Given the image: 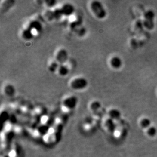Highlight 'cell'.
Segmentation results:
<instances>
[{"instance_id": "52a82bcc", "label": "cell", "mask_w": 157, "mask_h": 157, "mask_svg": "<svg viewBox=\"0 0 157 157\" xmlns=\"http://www.w3.org/2000/svg\"><path fill=\"white\" fill-rule=\"evenodd\" d=\"M105 129L109 132L114 133L116 129V125L115 121L108 117L103 123Z\"/></svg>"}, {"instance_id": "30bf717a", "label": "cell", "mask_w": 157, "mask_h": 157, "mask_svg": "<svg viewBox=\"0 0 157 157\" xmlns=\"http://www.w3.org/2000/svg\"><path fill=\"white\" fill-rule=\"evenodd\" d=\"M28 28L32 31H35L39 33L42 30L43 26L40 21L38 20H33L29 23Z\"/></svg>"}, {"instance_id": "e0dca14e", "label": "cell", "mask_w": 157, "mask_h": 157, "mask_svg": "<svg viewBox=\"0 0 157 157\" xmlns=\"http://www.w3.org/2000/svg\"><path fill=\"white\" fill-rule=\"evenodd\" d=\"M147 136L149 137H155L157 135V129L155 126H151L149 128L146 130Z\"/></svg>"}, {"instance_id": "ac0fdd59", "label": "cell", "mask_w": 157, "mask_h": 157, "mask_svg": "<svg viewBox=\"0 0 157 157\" xmlns=\"http://www.w3.org/2000/svg\"><path fill=\"white\" fill-rule=\"evenodd\" d=\"M52 15H53L54 19L57 20H60L64 16L61 8L55 9L54 11L52 12Z\"/></svg>"}, {"instance_id": "ffe728a7", "label": "cell", "mask_w": 157, "mask_h": 157, "mask_svg": "<svg viewBox=\"0 0 157 157\" xmlns=\"http://www.w3.org/2000/svg\"><path fill=\"white\" fill-rule=\"evenodd\" d=\"M44 2L46 6L49 8H52L55 6L57 3V1L56 0H45Z\"/></svg>"}, {"instance_id": "8992f818", "label": "cell", "mask_w": 157, "mask_h": 157, "mask_svg": "<svg viewBox=\"0 0 157 157\" xmlns=\"http://www.w3.org/2000/svg\"><path fill=\"white\" fill-rule=\"evenodd\" d=\"M68 59V54L67 51L65 49H61L56 55V60L57 62L61 64V65H64Z\"/></svg>"}, {"instance_id": "6da1fadb", "label": "cell", "mask_w": 157, "mask_h": 157, "mask_svg": "<svg viewBox=\"0 0 157 157\" xmlns=\"http://www.w3.org/2000/svg\"><path fill=\"white\" fill-rule=\"evenodd\" d=\"M90 8L95 17L99 20H103L106 17V11L100 1H93L91 3Z\"/></svg>"}, {"instance_id": "5b68a950", "label": "cell", "mask_w": 157, "mask_h": 157, "mask_svg": "<svg viewBox=\"0 0 157 157\" xmlns=\"http://www.w3.org/2000/svg\"><path fill=\"white\" fill-rule=\"evenodd\" d=\"M96 119L94 118H90V119L85 120V121L84 122L82 128L85 132H93L96 127Z\"/></svg>"}, {"instance_id": "3957f363", "label": "cell", "mask_w": 157, "mask_h": 157, "mask_svg": "<svg viewBox=\"0 0 157 157\" xmlns=\"http://www.w3.org/2000/svg\"><path fill=\"white\" fill-rule=\"evenodd\" d=\"M63 106L66 109L71 111L77 106L78 104V98L75 96L67 97L63 101Z\"/></svg>"}, {"instance_id": "277c9868", "label": "cell", "mask_w": 157, "mask_h": 157, "mask_svg": "<svg viewBox=\"0 0 157 157\" xmlns=\"http://www.w3.org/2000/svg\"><path fill=\"white\" fill-rule=\"evenodd\" d=\"M155 13L152 10H149L144 14V25L147 29H152L154 28Z\"/></svg>"}, {"instance_id": "5bb4252c", "label": "cell", "mask_w": 157, "mask_h": 157, "mask_svg": "<svg viewBox=\"0 0 157 157\" xmlns=\"http://www.w3.org/2000/svg\"><path fill=\"white\" fill-rule=\"evenodd\" d=\"M139 124L141 128L145 130L147 129L152 126L151 119L146 118H143L141 119Z\"/></svg>"}, {"instance_id": "8fae6325", "label": "cell", "mask_w": 157, "mask_h": 157, "mask_svg": "<svg viewBox=\"0 0 157 157\" xmlns=\"http://www.w3.org/2000/svg\"><path fill=\"white\" fill-rule=\"evenodd\" d=\"M101 104L99 101H94L91 103L89 108L94 115H97L100 109L101 108Z\"/></svg>"}, {"instance_id": "7a4b0ae2", "label": "cell", "mask_w": 157, "mask_h": 157, "mask_svg": "<svg viewBox=\"0 0 157 157\" xmlns=\"http://www.w3.org/2000/svg\"><path fill=\"white\" fill-rule=\"evenodd\" d=\"M88 82L83 77L74 79L70 82V87L74 90H82L87 88Z\"/></svg>"}, {"instance_id": "9c48e42d", "label": "cell", "mask_w": 157, "mask_h": 157, "mask_svg": "<svg viewBox=\"0 0 157 157\" xmlns=\"http://www.w3.org/2000/svg\"><path fill=\"white\" fill-rule=\"evenodd\" d=\"M109 118H110L115 122L119 121L121 118L122 115L121 112L117 109H111L109 110L108 112Z\"/></svg>"}, {"instance_id": "7c38bea8", "label": "cell", "mask_w": 157, "mask_h": 157, "mask_svg": "<svg viewBox=\"0 0 157 157\" xmlns=\"http://www.w3.org/2000/svg\"><path fill=\"white\" fill-rule=\"evenodd\" d=\"M110 65L111 67L115 68V69H119L120 67H121L122 65V62L121 59L118 57H113L110 60Z\"/></svg>"}, {"instance_id": "4fadbf2b", "label": "cell", "mask_w": 157, "mask_h": 157, "mask_svg": "<svg viewBox=\"0 0 157 157\" xmlns=\"http://www.w3.org/2000/svg\"><path fill=\"white\" fill-rule=\"evenodd\" d=\"M21 36L23 39L26 40L32 39L34 37L33 31L30 29L29 28H28L26 29L23 30L21 34Z\"/></svg>"}, {"instance_id": "ba28073f", "label": "cell", "mask_w": 157, "mask_h": 157, "mask_svg": "<svg viewBox=\"0 0 157 157\" xmlns=\"http://www.w3.org/2000/svg\"><path fill=\"white\" fill-rule=\"evenodd\" d=\"M61 9L63 15L67 17H70L75 12V8L73 5L70 3L64 4Z\"/></svg>"}, {"instance_id": "9a60e30c", "label": "cell", "mask_w": 157, "mask_h": 157, "mask_svg": "<svg viewBox=\"0 0 157 157\" xmlns=\"http://www.w3.org/2000/svg\"><path fill=\"white\" fill-rule=\"evenodd\" d=\"M4 92L7 96L12 97L14 95L15 93V89L14 87L11 85H7L4 88Z\"/></svg>"}, {"instance_id": "2e32d148", "label": "cell", "mask_w": 157, "mask_h": 157, "mask_svg": "<svg viewBox=\"0 0 157 157\" xmlns=\"http://www.w3.org/2000/svg\"><path fill=\"white\" fill-rule=\"evenodd\" d=\"M57 71H58L60 75L64 77V76H67L69 74V69L66 66L61 65V66H59Z\"/></svg>"}, {"instance_id": "d6986e66", "label": "cell", "mask_w": 157, "mask_h": 157, "mask_svg": "<svg viewBox=\"0 0 157 157\" xmlns=\"http://www.w3.org/2000/svg\"><path fill=\"white\" fill-rule=\"evenodd\" d=\"M60 66H59V64L57 62H52L51 64L49 65V67H48V69L49 70L51 71V72H56V71L58 70L59 69V67Z\"/></svg>"}]
</instances>
